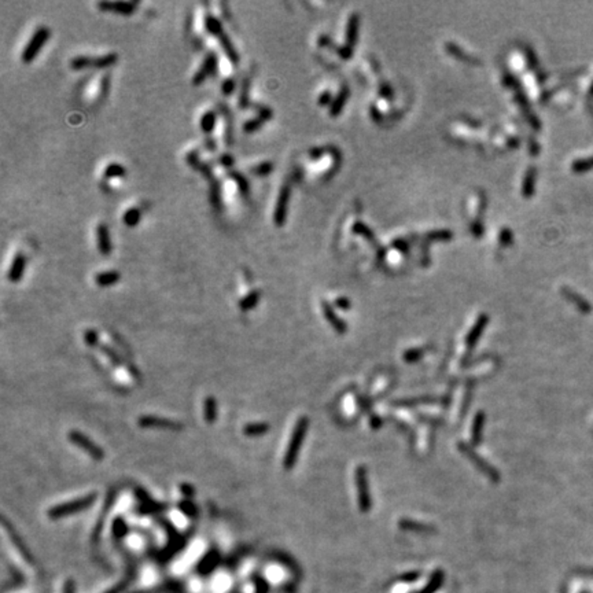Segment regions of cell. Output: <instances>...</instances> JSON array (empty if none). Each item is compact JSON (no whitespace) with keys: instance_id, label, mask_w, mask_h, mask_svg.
Listing matches in <instances>:
<instances>
[{"instance_id":"obj_1","label":"cell","mask_w":593,"mask_h":593,"mask_svg":"<svg viewBox=\"0 0 593 593\" xmlns=\"http://www.w3.org/2000/svg\"><path fill=\"white\" fill-rule=\"evenodd\" d=\"M308 427H309V419L307 416H302L295 423L291 438H290V442H288V447H287L286 453H284V457H283V468L284 470H291L295 466L297 459L300 456L301 447L304 444V438L307 435Z\"/></svg>"},{"instance_id":"obj_2","label":"cell","mask_w":593,"mask_h":593,"mask_svg":"<svg viewBox=\"0 0 593 593\" xmlns=\"http://www.w3.org/2000/svg\"><path fill=\"white\" fill-rule=\"evenodd\" d=\"M95 500H96V494L89 493L87 496H83V497L66 501V503H60L58 506L50 508L47 515H48L50 519L53 520L62 519V518H66L69 515H73V513L81 512V511L87 509V508L92 506Z\"/></svg>"},{"instance_id":"obj_3","label":"cell","mask_w":593,"mask_h":593,"mask_svg":"<svg viewBox=\"0 0 593 593\" xmlns=\"http://www.w3.org/2000/svg\"><path fill=\"white\" fill-rule=\"evenodd\" d=\"M51 36V32L47 27H39L34 30L33 36L30 37V40L28 41L27 47L24 48L21 59L24 63H30L36 59L37 54L40 53V50L44 47L48 39Z\"/></svg>"},{"instance_id":"obj_4","label":"cell","mask_w":593,"mask_h":593,"mask_svg":"<svg viewBox=\"0 0 593 593\" xmlns=\"http://www.w3.org/2000/svg\"><path fill=\"white\" fill-rule=\"evenodd\" d=\"M118 60V55L115 53L106 54L103 56H76L70 60V67L73 70H84V69H105V67L113 66L114 63Z\"/></svg>"},{"instance_id":"obj_5","label":"cell","mask_w":593,"mask_h":593,"mask_svg":"<svg viewBox=\"0 0 593 593\" xmlns=\"http://www.w3.org/2000/svg\"><path fill=\"white\" fill-rule=\"evenodd\" d=\"M457 447H459L460 452H463V453L466 454L467 457L471 460V463H473L474 466L477 467L480 473L485 474L489 480H493V482H497V480H500V473L497 471V468H494L493 466H490V464L487 463L486 460L482 459L480 454L477 453L470 445H467L466 442H459Z\"/></svg>"},{"instance_id":"obj_6","label":"cell","mask_w":593,"mask_h":593,"mask_svg":"<svg viewBox=\"0 0 593 593\" xmlns=\"http://www.w3.org/2000/svg\"><path fill=\"white\" fill-rule=\"evenodd\" d=\"M356 487H357V501L361 512H368L371 509V496L368 487L367 468L364 466L357 467L356 470Z\"/></svg>"},{"instance_id":"obj_7","label":"cell","mask_w":593,"mask_h":593,"mask_svg":"<svg viewBox=\"0 0 593 593\" xmlns=\"http://www.w3.org/2000/svg\"><path fill=\"white\" fill-rule=\"evenodd\" d=\"M69 440H70V442H72L73 445L81 448V449H83L85 453L89 454L92 459L102 460L105 457L103 449H102L99 445H96L92 440H89L87 435L80 433V431H76V430H74V431H70V433H69Z\"/></svg>"},{"instance_id":"obj_8","label":"cell","mask_w":593,"mask_h":593,"mask_svg":"<svg viewBox=\"0 0 593 593\" xmlns=\"http://www.w3.org/2000/svg\"><path fill=\"white\" fill-rule=\"evenodd\" d=\"M138 424L144 428H161V430H170V431H180L183 424L176 420L154 416V415H143L138 420Z\"/></svg>"},{"instance_id":"obj_9","label":"cell","mask_w":593,"mask_h":593,"mask_svg":"<svg viewBox=\"0 0 593 593\" xmlns=\"http://www.w3.org/2000/svg\"><path fill=\"white\" fill-rule=\"evenodd\" d=\"M290 195H291V188H290L288 184H284V186L282 187V190H280L274 212V223L275 226H278V227H283V226L286 224L287 210H288V203H290Z\"/></svg>"},{"instance_id":"obj_10","label":"cell","mask_w":593,"mask_h":593,"mask_svg":"<svg viewBox=\"0 0 593 593\" xmlns=\"http://www.w3.org/2000/svg\"><path fill=\"white\" fill-rule=\"evenodd\" d=\"M138 1H100L98 3V8L105 13H114L124 17H129L135 13Z\"/></svg>"},{"instance_id":"obj_11","label":"cell","mask_w":593,"mask_h":593,"mask_svg":"<svg viewBox=\"0 0 593 593\" xmlns=\"http://www.w3.org/2000/svg\"><path fill=\"white\" fill-rule=\"evenodd\" d=\"M216 69H217V55L214 53H209L205 56V59L202 62L199 69L197 70V73L194 74V85H200L207 77H210L212 74L216 73Z\"/></svg>"},{"instance_id":"obj_12","label":"cell","mask_w":593,"mask_h":593,"mask_svg":"<svg viewBox=\"0 0 593 593\" xmlns=\"http://www.w3.org/2000/svg\"><path fill=\"white\" fill-rule=\"evenodd\" d=\"M487 323H489V316H487V314H480V317H478V320H477V323H475L473 328H471V331L467 335L466 345L468 349L475 347L477 342L480 340V335L483 333V330L486 328Z\"/></svg>"},{"instance_id":"obj_13","label":"cell","mask_w":593,"mask_h":593,"mask_svg":"<svg viewBox=\"0 0 593 593\" xmlns=\"http://www.w3.org/2000/svg\"><path fill=\"white\" fill-rule=\"evenodd\" d=\"M25 268H27V257L22 253H18L14 257L13 262H11V267H10V271H8V280L13 282V283L20 282L22 279V276H24Z\"/></svg>"},{"instance_id":"obj_14","label":"cell","mask_w":593,"mask_h":593,"mask_svg":"<svg viewBox=\"0 0 593 593\" xmlns=\"http://www.w3.org/2000/svg\"><path fill=\"white\" fill-rule=\"evenodd\" d=\"M96 238H98V249L103 255H110L112 253V239L110 232L106 224H99L96 227Z\"/></svg>"},{"instance_id":"obj_15","label":"cell","mask_w":593,"mask_h":593,"mask_svg":"<svg viewBox=\"0 0 593 593\" xmlns=\"http://www.w3.org/2000/svg\"><path fill=\"white\" fill-rule=\"evenodd\" d=\"M321 307H323V313H324V317L327 319V321L333 326V328L337 331L338 334H345L347 330V326L345 324V321H342V320L338 317V314L334 312L333 307L330 305V304H327V302H323L321 304Z\"/></svg>"},{"instance_id":"obj_16","label":"cell","mask_w":593,"mask_h":593,"mask_svg":"<svg viewBox=\"0 0 593 593\" xmlns=\"http://www.w3.org/2000/svg\"><path fill=\"white\" fill-rule=\"evenodd\" d=\"M357 32H359V15L353 14L349 18V25H347V34H346V48L349 51L353 53L354 44L357 41Z\"/></svg>"},{"instance_id":"obj_17","label":"cell","mask_w":593,"mask_h":593,"mask_svg":"<svg viewBox=\"0 0 593 593\" xmlns=\"http://www.w3.org/2000/svg\"><path fill=\"white\" fill-rule=\"evenodd\" d=\"M217 39L220 40L221 47H223L224 53H226V55L228 56V59L231 60L232 63L236 65V63L239 62V55H238V51H236V48L233 47L232 41H231V39L228 37L227 33H226V32H223V33H220L219 36H217Z\"/></svg>"},{"instance_id":"obj_18","label":"cell","mask_w":593,"mask_h":593,"mask_svg":"<svg viewBox=\"0 0 593 593\" xmlns=\"http://www.w3.org/2000/svg\"><path fill=\"white\" fill-rule=\"evenodd\" d=\"M483 426H485V413L478 412L475 415L473 422V428H471V438H473V445H480L482 441V431H483Z\"/></svg>"},{"instance_id":"obj_19","label":"cell","mask_w":593,"mask_h":593,"mask_svg":"<svg viewBox=\"0 0 593 593\" xmlns=\"http://www.w3.org/2000/svg\"><path fill=\"white\" fill-rule=\"evenodd\" d=\"M120 279L121 275L117 271H105V272H99L95 276V283L100 287H109L118 283Z\"/></svg>"},{"instance_id":"obj_20","label":"cell","mask_w":593,"mask_h":593,"mask_svg":"<svg viewBox=\"0 0 593 593\" xmlns=\"http://www.w3.org/2000/svg\"><path fill=\"white\" fill-rule=\"evenodd\" d=\"M400 527L404 530H409V532H418V533H433L435 532V527L426 525V523H420V522H415V520L402 519L400 520Z\"/></svg>"},{"instance_id":"obj_21","label":"cell","mask_w":593,"mask_h":593,"mask_svg":"<svg viewBox=\"0 0 593 593\" xmlns=\"http://www.w3.org/2000/svg\"><path fill=\"white\" fill-rule=\"evenodd\" d=\"M203 418H205V422L209 423V424L214 423L216 419H217V402H216V398L212 397V395L206 397V400L203 402Z\"/></svg>"},{"instance_id":"obj_22","label":"cell","mask_w":593,"mask_h":593,"mask_svg":"<svg viewBox=\"0 0 593 593\" xmlns=\"http://www.w3.org/2000/svg\"><path fill=\"white\" fill-rule=\"evenodd\" d=\"M271 426L268 424L267 422H255V423H249L243 428V433L247 437H258V435H264L269 431Z\"/></svg>"},{"instance_id":"obj_23","label":"cell","mask_w":593,"mask_h":593,"mask_svg":"<svg viewBox=\"0 0 593 593\" xmlns=\"http://www.w3.org/2000/svg\"><path fill=\"white\" fill-rule=\"evenodd\" d=\"M260 291H257V290L250 291L243 300L239 301L240 311H245V312H246V311H252V309L257 307V304L260 302Z\"/></svg>"},{"instance_id":"obj_24","label":"cell","mask_w":593,"mask_h":593,"mask_svg":"<svg viewBox=\"0 0 593 593\" xmlns=\"http://www.w3.org/2000/svg\"><path fill=\"white\" fill-rule=\"evenodd\" d=\"M3 525L6 526V530L8 532V534H10V537H11V541L14 542V545L18 548L20 553L22 555V556H24V558H25V559H27V562L30 563V562H32V558H30V555H29V552L27 551V548H25V545H24V542H21L20 537L15 534V532H14L13 529H11V526H8V525H7L6 519H3Z\"/></svg>"},{"instance_id":"obj_25","label":"cell","mask_w":593,"mask_h":593,"mask_svg":"<svg viewBox=\"0 0 593 593\" xmlns=\"http://www.w3.org/2000/svg\"><path fill=\"white\" fill-rule=\"evenodd\" d=\"M347 96H349V88L343 87L342 88V91L339 92V95L337 96V99H334L333 105H331V109H330V114H331V115L335 117V115H338V114L342 112V107L345 106Z\"/></svg>"},{"instance_id":"obj_26","label":"cell","mask_w":593,"mask_h":593,"mask_svg":"<svg viewBox=\"0 0 593 593\" xmlns=\"http://www.w3.org/2000/svg\"><path fill=\"white\" fill-rule=\"evenodd\" d=\"M205 27H206L207 32L210 34H213V36H216V37L224 32L220 21L217 20L216 17H213L212 14H207L206 17H205Z\"/></svg>"},{"instance_id":"obj_27","label":"cell","mask_w":593,"mask_h":593,"mask_svg":"<svg viewBox=\"0 0 593 593\" xmlns=\"http://www.w3.org/2000/svg\"><path fill=\"white\" fill-rule=\"evenodd\" d=\"M534 181H536V169H534V168H530V169L527 170L526 177H525V180H523V188H522V193H523V195L527 197V198L533 195Z\"/></svg>"},{"instance_id":"obj_28","label":"cell","mask_w":593,"mask_h":593,"mask_svg":"<svg viewBox=\"0 0 593 593\" xmlns=\"http://www.w3.org/2000/svg\"><path fill=\"white\" fill-rule=\"evenodd\" d=\"M216 121H217L216 113H214V112H206V113L202 115V118H200V129H202L205 134L209 135L214 129Z\"/></svg>"},{"instance_id":"obj_29","label":"cell","mask_w":593,"mask_h":593,"mask_svg":"<svg viewBox=\"0 0 593 593\" xmlns=\"http://www.w3.org/2000/svg\"><path fill=\"white\" fill-rule=\"evenodd\" d=\"M140 217H141V213H140L139 209L138 207H131L124 213L122 220H124V224L127 227H136L139 224Z\"/></svg>"},{"instance_id":"obj_30","label":"cell","mask_w":593,"mask_h":593,"mask_svg":"<svg viewBox=\"0 0 593 593\" xmlns=\"http://www.w3.org/2000/svg\"><path fill=\"white\" fill-rule=\"evenodd\" d=\"M217 562H219V555H217L216 551H212V552L207 553L206 556L202 559V562H200V573H207V571H210V570L217 565Z\"/></svg>"},{"instance_id":"obj_31","label":"cell","mask_w":593,"mask_h":593,"mask_svg":"<svg viewBox=\"0 0 593 593\" xmlns=\"http://www.w3.org/2000/svg\"><path fill=\"white\" fill-rule=\"evenodd\" d=\"M125 176V168L120 165V164H110L107 165L105 169V177L106 179H118V177H124Z\"/></svg>"},{"instance_id":"obj_32","label":"cell","mask_w":593,"mask_h":593,"mask_svg":"<svg viewBox=\"0 0 593 593\" xmlns=\"http://www.w3.org/2000/svg\"><path fill=\"white\" fill-rule=\"evenodd\" d=\"M177 507H179V509H180L181 512L184 513L186 516H188V518H195V516L198 515V512H199L197 506H195L191 500H188V499L179 501Z\"/></svg>"},{"instance_id":"obj_33","label":"cell","mask_w":593,"mask_h":593,"mask_svg":"<svg viewBox=\"0 0 593 593\" xmlns=\"http://www.w3.org/2000/svg\"><path fill=\"white\" fill-rule=\"evenodd\" d=\"M112 532L115 538H122L128 533V525L122 518H115L112 525Z\"/></svg>"},{"instance_id":"obj_34","label":"cell","mask_w":593,"mask_h":593,"mask_svg":"<svg viewBox=\"0 0 593 593\" xmlns=\"http://www.w3.org/2000/svg\"><path fill=\"white\" fill-rule=\"evenodd\" d=\"M447 50L449 51V53H452L456 56V58H459V59L464 60V62H478L477 59H474L473 56H470L468 54H466L463 50H460L459 47L456 46L454 43H447Z\"/></svg>"},{"instance_id":"obj_35","label":"cell","mask_w":593,"mask_h":593,"mask_svg":"<svg viewBox=\"0 0 593 593\" xmlns=\"http://www.w3.org/2000/svg\"><path fill=\"white\" fill-rule=\"evenodd\" d=\"M249 92H250V81L249 79L242 83V89L239 95V106L242 109H246L249 106Z\"/></svg>"},{"instance_id":"obj_36","label":"cell","mask_w":593,"mask_h":593,"mask_svg":"<svg viewBox=\"0 0 593 593\" xmlns=\"http://www.w3.org/2000/svg\"><path fill=\"white\" fill-rule=\"evenodd\" d=\"M272 170H274V164H272V162H269V161L261 162V164H258L257 167L252 169V172L257 174V176H260V177L268 176V174L271 173Z\"/></svg>"},{"instance_id":"obj_37","label":"cell","mask_w":593,"mask_h":593,"mask_svg":"<svg viewBox=\"0 0 593 593\" xmlns=\"http://www.w3.org/2000/svg\"><path fill=\"white\" fill-rule=\"evenodd\" d=\"M224 114H226V124H227V128H226V143H227V146H232V117H231L229 110L227 107H224Z\"/></svg>"},{"instance_id":"obj_38","label":"cell","mask_w":593,"mask_h":593,"mask_svg":"<svg viewBox=\"0 0 593 593\" xmlns=\"http://www.w3.org/2000/svg\"><path fill=\"white\" fill-rule=\"evenodd\" d=\"M264 122H265V120H262L261 117L252 118V120H247L246 122H245L243 129H245V132H247V134H253V132L258 131V129L262 127V124H264Z\"/></svg>"},{"instance_id":"obj_39","label":"cell","mask_w":593,"mask_h":593,"mask_svg":"<svg viewBox=\"0 0 593 593\" xmlns=\"http://www.w3.org/2000/svg\"><path fill=\"white\" fill-rule=\"evenodd\" d=\"M229 176L232 177L233 180L236 181V184H238V187H239L240 193L243 194V195H247V194H249V181H247L246 177H245L243 174L236 173V172L229 173Z\"/></svg>"},{"instance_id":"obj_40","label":"cell","mask_w":593,"mask_h":593,"mask_svg":"<svg viewBox=\"0 0 593 593\" xmlns=\"http://www.w3.org/2000/svg\"><path fill=\"white\" fill-rule=\"evenodd\" d=\"M440 401V398H431V397H423V398H412V400H402L397 401L395 404L400 407H413L416 404H423V402H435Z\"/></svg>"},{"instance_id":"obj_41","label":"cell","mask_w":593,"mask_h":593,"mask_svg":"<svg viewBox=\"0 0 593 593\" xmlns=\"http://www.w3.org/2000/svg\"><path fill=\"white\" fill-rule=\"evenodd\" d=\"M423 356H424V349H411V350H407L402 357L408 363H415V361L420 360Z\"/></svg>"},{"instance_id":"obj_42","label":"cell","mask_w":593,"mask_h":593,"mask_svg":"<svg viewBox=\"0 0 593 593\" xmlns=\"http://www.w3.org/2000/svg\"><path fill=\"white\" fill-rule=\"evenodd\" d=\"M210 202L214 207L221 206V198H220V186L217 183H213L210 187Z\"/></svg>"},{"instance_id":"obj_43","label":"cell","mask_w":593,"mask_h":593,"mask_svg":"<svg viewBox=\"0 0 593 593\" xmlns=\"http://www.w3.org/2000/svg\"><path fill=\"white\" fill-rule=\"evenodd\" d=\"M592 168H593V158L577 161V162H574V165H573V169L575 170V172H585V170H589V169H592Z\"/></svg>"},{"instance_id":"obj_44","label":"cell","mask_w":593,"mask_h":593,"mask_svg":"<svg viewBox=\"0 0 593 593\" xmlns=\"http://www.w3.org/2000/svg\"><path fill=\"white\" fill-rule=\"evenodd\" d=\"M353 231L356 233H361V235H364L366 238H368V239H372L373 238V232L369 229V228L367 227L366 224H363V223H356L354 224V228Z\"/></svg>"},{"instance_id":"obj_45","label":"cell","mask_w":593,"mask_h":593,"mask_svg":"<svg viewBox=\"0 0 593 593\" xmlns=\"http://www.w3.org/2000/svg\"><path fill=\"white\" fill-rule=\"evenodd\" d=\"M84 340H85V343H87L88 346H96V345H98V340H99V337H98L96 331L87 330L85 334H84Z\"/></svg>"},{"instance_id":"obj_46","label":"cell","mask_w":593,"mask_h":593,"mask_svg":"<svg viewBox=\"0 0 593 593\" xmlns=\"http://www.w3.org/2000/svg\"><path fill=\"white\" fill-rule=\"evenodd\" d=\"M235 80L233 79H227L226 81H223V84H221V91H223V93L226 95V96H229L231 93H233V91H235Z\"/></svg>"},{"instance_id":"obj_47","label":"cell","mask_w":593,"mask_h":593,"mask_svg":"<svg viewBox=\"0 0 593 593\" xmlns=\"http://www.w3.org/2000/svg\"><path fill=\"white\" fill-rule=\"evenodd\" d=\"M512 232L508 229V228H504V229H501L500 232V242L503 243V245H506V246H508V245H511L512 243Z\"/></svg>"},{"instance_id":"obj_48","label":"cell","mask_w":593,"mask_h":593,"mask_svg":"<svg viewBox=\"0 0 593 593\" xmlns=\"http://www.w3.org/2000/svg\"><path fill=\"white\" fill-rule=\"evenodd\" d=\"M180 490L181 493L186 496V499H191V497H194L195 496V489H194V486H191L190 483H186V482H183L180 485Z\"/></svg>"},{"instance_id":"obj_49","label":"cell","mask_w":593,"mask_h":593,"mask_svg":"<svg viewBox=\"0 0 593 593\" xmlns=\"http://www.w3.org/2000/svg\"><path fill=\"white\" fill-rule=\"evenodd\" d=\"M100 349H102V352H103V353L106 354V356H107V357H109V359H112V361H113V363H114V364H115V366H121V363H120V359H118V356H117V354L114 353V352H113V350H112V349H110V347H107V346H100Z\"/></svg>"},{"instance_id":"obj_50","label":"cell","mask_w":593,"mask_h":593,"mask_svg":"<svg viewBox=\"0 0 593 593\" xmlns=\"http://www.w3.org/2000/svg\"><path fill=\"white\" fill-rule=\"evenodd\" d=\"M257 107V112H258V117H261L262 120H269L271 117H272V110L269 109V107H265V106H255Z\"/></svg>"},{"instance_id":"obj_51","label":"cell","mask_w":593,"mask_h":593,"mask_svg":"<svg viewBox=\"0 0 593 593\" xmlns=\"http://www.w3.org/2000/svg\"><path fill=\"white\" fill-rule=\"evenodd\" d=\"M452 236H453V233L449 231H437V232L427 235V238H434V239H449Z\"/></svg>"},{"instance_id":"obj_52","label":"cell","mask_w":593,"mask_h":593,"mask_svg":"<svg viewBox=\"0 0 593 593\" xmlns=\"http://www.w3.org/2000/svg\"><path fill=\"white\" fill-rule=\"evenodd\" d=\"M233 162H235V161H233V158L231 157V155H229V154H224V155H223V157L220 158V164L223 165V167H226V168L232 167Z\"/></svg>"},{"instance_id":"obj_53","label":"cell","mask_w":593,"mask_h":593,"mask_svg":"<svg viewBox=\"0 0 593 593\" xmlns=\"http://www.w3.org/2000/svg\"><path fill=\"white\" fill-rule=\"evenodd\" d=\"M335 305L338 308H340V309H349L350 308V302L346 300V298H338V300L335 301Z\"/></svg>"},{"instance_id":"obj_54","label":"cell","mask_w":593,"mask_h":593,"mask_svg":"<svg viewBox=\"0 0 593 593\" xmlns=\"http://www.w3.org/2000/svg\"><path fill=\"white\" fill-rule=\"evenodd\" d=\"M331 102V93L330 92H324L321 96H320L319 99V103L321 105V106H324V105H328Z\"/></svg>"},{"instance_id":"obj_55","label":"cell","mask_w":593,"mask_h":593,"mask_svg":"<svg viewBox=\"0 0 593 593\" xmlns=\"http://www.w3.org/2000/svg\"><path fill=\"white\" fill-rule=\"evenodd\" d=\"M323 153H324V148H312L309 154H311V158H319Z\"/></svg>"},{"instance_id":"obj_56","label":"cell","mask_w":593,"mask_h":593,"mask_svg":"<svg viewBox=\"0 0 593 593\" xmlns=\"http://www.w3.org/2000/svg\"><path fill=\"white\" fill-rule=\"evenodd\" d=\"M102 91H103V95H106L107 91H109V79H103V81H102Z\"/></svg>"},{"instance_id":"obj_57","label":"cell","mask_w":593,"mask_h":593,"mask_svg":"<svg viewBox=\"0 0 593 593\" xmlns=\"http://www.w3.org/2000/svg\"><path fill=\"white\" fill-rule=\"evenodd\" d=\"M206 147H207V148H210V150H214V147H216V146H214L213 139L206 140Z\"/></svg>"},{"instance_id":"obj_58","label":"cell","mask_w":593,"mask_h":593,"mask_svg":"<svg viewBox=\"0 0 593 593\" xmlns=\"http://www.w3.org/2000/svg\"><path fill=\"white\" fill-rule=\"evenodd\" d=\"M591 93H592V95H593V85H592V88H591Z\"/></svg>"}]
</instances>
